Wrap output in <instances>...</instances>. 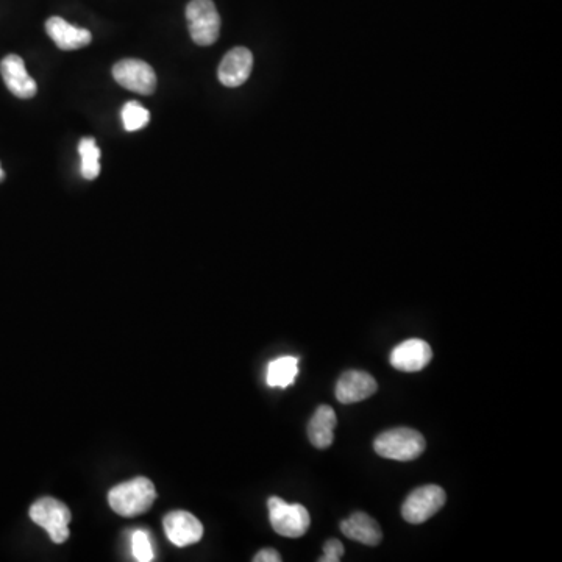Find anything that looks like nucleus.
Masks as SVG:
<instances>
[{
  "label": "nucleus",
  "instance_id": "ddd939ff",
  "mask_svg": "<svg viewBox=\"0 0 562 562\" xmlns=\"http://www.w3.org/2000/svg\"><path fill=\"white\" fill-rule=\"evenodd\" d=\"M46 32L50 40L54 41L61 50L83 49L93 41V35L89 30L75 27L58 16L47 19Z\"/></svg>",
  "mask_w": 562,
  "mask_h": 562
},
{
  "label": "nucleus",
  "instance_id": "0eeeda50",
  "mask_svg": "<svg viewBox=\"0 0 562 562\" xmlns=\"http://www.w3.org/2000/svg\"><path fill=\"white\" fill-rule=\"evenodd\" d=\"M113 77L122 88L150 96L157 89V75L146 61L127 58L113 66Z\"/></svg>",
  "mask_w": 562,
  "mask_h": 562
},
{
  "label": "nucleus",
  "instance_id": "423d86ee",
  "mask_svg": "<svg viewBox=\"0 0 562 562\" xmlns=\"http://www.w3.org/2000/svg\"><path fill=\"white\" fill-rule=\"evenodd\" d=\"M447 502L444 489L438 484H427L414 489L402 506V516L406 522L419 525L438 514Z\"/></svg>",
  "mask_w": 562,
  "mask_h": 562
},
{
  "label": "nucleus",
  "instance_id": "2eb2a0df",
  "mask_svg": "<svg viewBox=\"0 0 562 562\" xmlns=\"http://www.w3.org/2000/svg\"><path fill=\"white\" fill-rule=\"evenodd\" d=\"M338 424L336 413L331 406L321 405L308 424V438L316 449H328L335 441V428Z\"/></svg>",
  "mask_w": 562,
  "mask_h": 562
},
{
  "label": "nucleus",
  "instance_id": "6ab92c4d",
  "mask_svg": "<svg viewBox=\"0 0 562 562\" xmlns=\"http://www.w3.org/2000/svg\"><path fill=\"white\" fill-rule=\"evenodd\" d=\"M132 553L133 558L139 562H150L155 559L152 538L146 530H136L132 534Z\"/></svg>",
  "mask_w": 562,
  "mask_h": 562
},
{
  "label": "nucleus",
  "instance_id": "f8f14e48",
  "mask_svg": "<svg viewBox=\"0 0 562 562\" xmlns=\"http://www.w3.org/2000/svg\"><path fill=\"white\" fill-rule=\"evenodd\" d=\"M0 74L11 94H15L19 99L35 97L38 86L25 69L24 60L19 55H7L0 63Z\"/></svg>",
  "mask_w": 562,
  "mask_h": 562
},
{
  "label": "nucleus",
  "instance_id": "dca6fc26",
  "mask_svg": "<svg viewBox=\"0 0 562 562\" xmlns=\"http://www.w3.org/2000/svg\"><path fill=\"white\" fill-rule=\"evenodd\" d=\"M299 374V358L280 356L267 364L266 381L271 388H288Z\"/></svg>",
  "mask_w": 562,
  "mask_h": 562
},
{
  "label": "nucleus",
  "instance_id": "f03ea898",
  "mask_svg": "<svg viewBox=\"0 0 562 562\" xmlns=\"http://www.w3.org/2000/svg\"><path fill=\"white\" fill-rule=\"evenodd\" d=\"M427 442L413 428H394L381 433L374 442L378 456L394 461H414L425 452Z\"/></svg>",
  "mask_w": 562,
  "mask_h": 562
},
{
  "label": "nucleus",
  "instance_id": "aec40b11",
  "mask_svg": "<svg viewBox=\"0 0 562 562\" xmlns=\"http://www.w3.org/2000/svg\"><path fill=\"white\" fill-rule=\"evenodd\" d=\"M344 552H346V548L339 539H330L325 542L324 556L319 558V562H339L344 556Z\"/></svg>",
  "mask_w": 562,
  "mask_h": 562
},
{
  "label": "nucleus",
  "instance_id": "7ed1b4c3",
  "mask_svg": "<svg viewBox=\"0 0 562 562\" xmlns=\"http://www.w3.org/2000/svg\"><path fill=\"white\" fill-rule=\"evenodd\" d=\"M267 509L272 528L283 538H302L310 528V513L300 503H286L283 498L271 497L267 502Z\"/></svg>",
  "mask_w": 562,
  "mask_h": 562
},
{
  "label": "nucleus",
  "instance_id": "4468645a",
  "mask_svg": "<svg viewBox=\"0 0 562 562\" xmlns=\"http://www.w3.org/2000/svg\"><path fill=\"white\" fill-rule=\"evenodd\" d=\"M341 531L352 541L370 547L380 544L383 539L380 525L366 513H353L349 519L342 520Z\"/></svg>",
  "mask_w": 562,
  "mask_h": 562
},
{
  "label": "nucleus",
  "instance_id": "1a4fd4ad",
  "mask_svg": "<svg viewBox=\"0 0 562 562\" xmlns=\"http://www.w3.org/2000/svg\"><path fill=\"white\" fill-rule=\"evenodd\" d=\"M164 531L175 547H188L203 538V525L186 511H172L163 520Z\"/></svg>",
  "mask_w": 562,
  "mask_h": 562
},
{
  "label": "nucleus",
  "instance_id": "6e6552de",
  "mask_svg": "<svg viewBox=\"0 0 562 562\" xmlns=\"http://www.w3.org/2000/svg\"><path fill=\"white\" fill-rule=\"evenodd\" d=\"M378 385L372 375L363 370H347L336 383V399L342 405L363 402L377 392Z\"/></svg>",
  "mask_w": 562,
  "mask_h": 562
},
{
  "label": "nucleus",
  "instance_id": "412c9836",
  "mask_svg": "<svg viewBox=\"0 0 562 562\" xmlns=\"http://www.w3.org/2000/svg\"><path fill=\"white\" fill-rule=\"evenodd\" d=\"M253 561H255V562H280L281 556H280V553L277 552V550H274V548H264V550H261V552H258L257 555H255V558H253Z\"/></svg>",
  "mask_w": 562,
  "mask_h": 562
},
{
  "label": "nucleus",
  "instance_id": "f257e3e1",
  "mask_svg": "<svg viewBox=\"0 0 562 562\" xmlns=\"http://www.w3.org/2000/svg\"><path fill=\"white\" fill-rule=\"evenodd\" d=\"M157 500V489L146 477L133 478L118 484L108 494V503L114 513L122 517H136L149 511Z\"/></svg>",
  "mask_w": 562,
  "mask_h": 562
},
{
  "label": "nucleus",
  "instance_id": "39448f33",
  "mask_svg": "<svg viewBox=\"0 0 562 562\" xmlns=\"http://www.w3.org/2000/svg\"><path fill=\"white\" fill-rule=\"evenodd\" d=\"M189 35L199 46H211L221 33V16L213 0H191L186 7Z\"/></svg>",
  "mask_w": 562,
  "mask_h": 562
},
{
  "label": "nucleus",
  "instance_id": "4be33fe9",
  "mask_svg": "<svg viewBox=\"0 0 562 562\" xmlns=\"http://www.w3.org/2000/svg\"><path fill=\"white\" fill-rule=\"evenodd\" d=\"M4 177H5L4 171H2V168H0V182L4 180Z\"/></svg>",
  "mask_w": 562,
  "mask_h": 562
},
{
  "label": "nucleus",
  "instance_id": "9b49d317",
  "mask_svg": "<svg viewBox=\"0 0 562 562\" xmlns=\"http://www.w3.org/2000/svg\"><path fill=\"white\" fill-rule=\"evenodd\" d=\"M253 68V55L246 47H235L221 61L217 77L227 88H238L250 77Z\"/></svg>",
  "mask_w": 562,
  "mask_h": 562
},
{
  "label": "nucleus",
  "instance_id": "a211bd4d",
  "mask_svg": "<svg viewBox=\"0 0 562 562\" xmlns=\"http://www.w3.org/2000/svg\"><path fill=\"white\" fill-rule=\"evenodd\" d=\"M121 118L127 132H138L149 124L150 113L138 102H127L122 108Z\"/></svg>",
  "mask_w": 562,
  "mask_h": 562
},
{
  "label": "nucleus",
  "instance_id": "20e7f679",
  "mask_svg": "<svg viewBox=\"0 0 562 562\" xmlns=\"http://www.w3.org/2000/svg\"><path fill=\"white\" fill-rule=\"evenodd\" d=\"M30 519L38 527L44 528L55 544H63L68 541L71 511L57 498L44 497L33 503L30 508Z\"/></svg>",
  "mask_w": 562,
  "mask_h": 562
},
{
  "label": "nucleus",
  "instance_id": "9d476101",
  "mask_svg": "<svg viewBox=\"0 0 562 562\" xmlns=\"http://www.w3.org/2000/svg\"><path fill=\"white\" fill-rule=\"evenodd\" d=\"M433 360V350L422 339H408L395 347L391 353V364L400 372H419Z\"/></svg>",
  "mask_w": 562,
  "mask_h": 562
},
{
  "label": "nucleus",
  "instance_id": "f3484780",
  "mask_svg": "<svg viewBox=\"0 0 562 562\" xmlns=\"http://www.w3.org/2000/svg\"><path fill=\"white\" fill-rule=\"evenodd\" d=\"M80 172L85 180H96L100 174V149L97 147L96 139L83 138L79 144Z\"/></svg>",
  "mask_w": 562,
  "mask_h": 562
}]
</instances>
